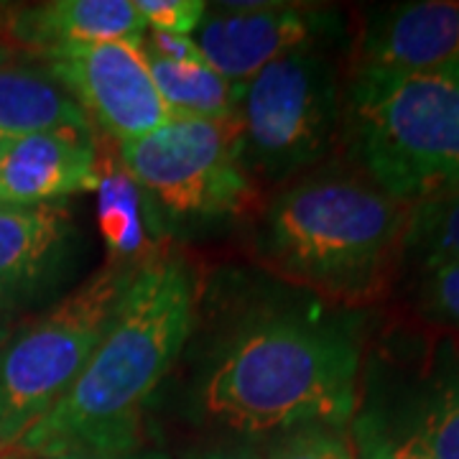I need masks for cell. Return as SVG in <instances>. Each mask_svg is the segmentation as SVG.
<instances>
[{"instance_id": "7", "label": "cell", "mask_w": 459, "mask_h": 459, "mask_svg": "<svg viewBox=\"0 0 459 459\" xmlns=\"http://www.w3.org/2000/svg\"><path fill=\"white\" fill-rule=\"evenodd\" d=\"M117 151L133 184L171 217L238 214L258 192L238 159L235 117H169L156 131L117 143Z\"/></svg>"}, {"instance_id": "23", "label": "cell", "mask_w": 459, "mask_h": 459, "mask_svg": "<svg viewBox=\"0 0 459 459\" xmlns=\"http://www.w3.org/2000/svg\"><path fill=\"white\" fill-rule=\"evenodd\" d=\"M47 459H143L135 457L133 455H90V452H66V455H56V457H47Z\"/></svg>"}, {"instance_id": "17", "label": "cell", "mask_w": 459, "mask_h": 459, "mask_svg": "<svg viewBox=\"0 0 459 459\" xmlns=\"http://www.w3.org/2000/svg\"><path fill=\"white\" fill-rule=\"evenodd\" d=\"M401 255L411 258L419 268L459 263V189L411 207Z\"/></svg>"}, {"instance_id": "2", "label": "cell", "mask_w": 459, "mask_h": 459, "mask_svg": "<svg viewBox=\"0 0 459 459\" xmlns=\"http://www.w3.org/2000/svg\"><path fill=\"white\" fill-rule=\"evenodd\" d=\"M365 319L352 307H299L247 319L202 385L214 421L243 434L342 429L360 406Z\"/></svg>"}, {"instance_id": "10", "label": "cell", "mask_w": 459, "mask_h": 459, "mask_svg": "<svg viewBox=\"0 0 459 459\" xmlns=\"http://www.w3.org/2000/svg\"><path fill=\"white\" fill-rule=\"evenodd\" d=\"M337 33V13L294 3H225L207 8L195 31L204 62L243 87L276 59L319 47Z\"/></svg>"}, {"instance_id": "13", "label": "cell", "mask_w": 459, "mask_h": 459, "mask_svg": "<svg viewBox=\"0 0 459 459\" xmlns=\"http://www.w3.org/2000/svg\"><path fill=\"white\" fill-rule=\"evenodd\" d=\"M8 33L49 56L66 47L102 41L143 44L146 23L133 0H51L13 13Z\"/></svg>"}, {"instance_id": "4", "label": "cell", "mask_w": 459, "mask_h": 459, "mask_svg": "<svg viewBox=\"0 0 459 459\" xmlns=\"http://www.w3.org/2000/svg\"><path fill=\"white\" fill-rule=\"evenodd\" d=\"M342 133L388 197L413 207L459 189V59L416 74L350 69Z\"/></svg>"}, {"instance_id": "22", "label": "cell", "mask_w": 459, "mask_h": 459, "mask_svg": "<svg viewBox=\"0 0 459 459\" xmlns=\"http://www.w3.org/2000/svg\"><path fill=\"white\" fill-rule=\"evenodd\" d=\"M184 459H263L258 457L253 449L246 446H217V449H202V452H192Z\"/></svg>"}, {"instance_id": "25", "label": "cell", "mask_w": 459, "mask_h": 459, "mask_svg": "<svg viewBox=\"0 0 459 459\" xmlns=\"http://www.w3.org/2000/svg\"><path fill=\"white\" fill-rule=\"evenodd\" d=\"M0 159H3V141H0Z\"/></svg>"}, {"instance_id": "16", "label": "cell", "mask_w": 459, "mask_h": 459, "mask_svg": "<svg viewBox=\"0 0 459 459\" xmlns=\"http://www.w3.org/2000/svg\"><path fill=\"white\" fill-rule=\"evenodd\" d=\"M143 56L169 117H235L240 87L230 84L207 62H174L146 47Z\"/></svg>"}, {"instance_id": "20", "label": "cell", "mask_w": 459, "mask_h": 459, "mask_svg": "<svg viewBox=\"0 0 459 459\" xmlns=\"http://www.w3.org/2000/svg\"><path fill=\"white\" fill-rule=\"evenodd\" d=\"M133 3L148 31L171 33V36H195L207 11V3L202 0H133Z\"/></svg>"}, {"instance_id": "15", "label": "cell", "mask_w": 459, "mask_h": 459, "mask_svg": "<svg viewBox=\"0 0 459 459\" xmlns=\"http://www.w3.org/2000/svg\"><path fill=\"white\" fill-rule=\"evenodd\" d=\"M51 131L92 133V126L74 98L51 77L49 69L3 66L0 141Z\"/></svg>"}, {"instance_id": "12", "label": "cell", "mask_w": 459, "mask_h": 459, "mask_svg": "<svg viewBox=\"0 0 459 459\" xmlns=\"http://www.w3.org/2000/svg\"><path fill=\"white\" fill-rule=\"evenodd\" d=\"M100 184L92 133L51 131L3 141L0 204L39 207Z\"/></svg>"}, {"instance_id": "9", "label": "cell", "mask_w": 459, "mask_h": 459, "mask_svg": "<svg viewBox=\"0 0 459 459\" xmlns=\"http://www.w3.org/2000/svg\"><path fill=\"white\" fill-rule=\"evenodd\" d=\"M47 59L51 77L82 108L92 131L100 128L117 143L135 141L169 120L143 44H82L54 51Z\"/></svg>"}, {"instance_id": "11", "label": "cell", "mask_w": 459, "mask_h": 459, "mask_svg": "<svg viewBox=\"0 0 459 459\" xmlns=\"http://www.w3.org/2000/svg\"><path fill=\"white\" fill-rule=\"evenodd\" d=\"M457 59L459 0H409L365 13L350 69L416 74Z\"/></svg>"}, {"instance_id": "3", "label": "cell", "mask_w": 459, "mask_h": 459, "mask_svg": "<svg viewBox=\"0 0 459 459\" xmlns=\"http://www.w3.org/2000/svg\"><path fill=\"white\" fill-rule=\"evenodd\" d=\"M409 212L365 174L327 169L296 179L265 207L255 255L281 279L358 307L388 279Z\"/></svg>"}, {"instance_id": "18", "label": "cell", "mask_w": 459, "mask_h": 459, "mask_svg": "<svg viewBox=\"0 0 459 459\" xmlns=\"http://www.w3.org/2000/svg\"><path fill=\"white\" fill-rule=\"evenodd\" d=\"M419 304L434 325L459 332V263L421 268Z\"/></svg>"}, {"instance_id": "5", "label": "cell", "mask_w": 459, "mask_h": 459, "mask_svg": "<svg viewBox=\"0 0 459 459\" xmlns=\"http://www.w3.org/2000/svg\"><path fill=\"white\" fill-rule=\"evenodd\" d=\"M340 131V72L319 47L281 56L240 87L235 143L255 186L281 184L319 164Z\"/></svg>"}, {"instance_id": "19", "label": "cell", "mask_w": 459, "mask_h": 459, "mask_svg": "<svg viewBox=\"0 0 459 459\" xmlns=\"http://www.w3.org/2000/svg\"><path fill=\"white\" fill-rule=\"evenodd\" d=\"M268 459H358L352 442L340 429L307 427L294 434L268 455Z\"/></svg>"}, {"instance_id": "21", "label": "cell", "mask_w": 459, "mask_h": 459, "mask_svg": "<svg viewBox=\"0 0 459 459\" xmlns=\"http://www.w3.org/2000/svg\"><path fill=\"white\" fill-rule=\"evenodd\" d=\"M143 47L161 54L166 59H174V62H204V56L199 54V47L195 44L192 36H171V33L148 31V39H143Z\"/></svg>"}, {"instance_id": "6", "label": "cell", "mask_w": 459, "mask_h": 459, "mask_svg": "<svg viewBox=\"0 0 459 459\" xmlns=\"http://www.w3.org/2000/svg\"><path fill=\"white\" fill-rule=\"evenodd\" d=\"M138 263H113L0 342V444L16 449L72 388L113 322Z\"/></svg>"}, {"instance_id": "1", "label": "cell", "mask_w": 459, "mask_h": 459, "mask_svg": "<svg viewBox=\"0 0 459 459\" xmlns=\"http://www.w3.org/2000/svg\"><path fill=\"white\" fill-rule=\"evenodd\" d=\"M197 304V276L189 263L177 255L138 263L105 337L72 388L18 442V457L133 455L143 437L148 398L189 340Z\"/></svg>"}, {"instance_id": "14", "label": "cell", "mask_w": 459, "mask_h": 459, "mask_svg": "<svg viewBox=\"0 0 459 459\" xmlns=\"http://www.w3.org/2000/svg\"><path fill=\"white\" fill-rule=\"evenodd\" d=\"M69 220L65 210L39 204H0V309L31 299L65 255Z\"/></svg>"}, {"instance_id": "24", "label": "cell", "mask_w": 459, "mask_h": 459, "mask_svg": "<svg viewBox=\"0 0 459 459\" xmlns=\"http://www.w3.org/2000/svg\"><path fill=\"white\" fill-rule=\"evenodd\" d=\"M0 459H21V457H18L16 449H11V446H3V444H0Z\"/></svg>"}, {"instance_id": "8", "label": "cell", "mask_w": 459, "mask_h": 459, "mask_svg": "<svg viewBox=\"0 0 459 459\" xmlns=\"http://www.w3.org/2000/svg\"><path fill=\"white\" fill-rule=\"evenodd\" d=\"M355 413L358 459H459V342L442 340L419 365L380 377Z\"/></svg>"}]
</instances>
